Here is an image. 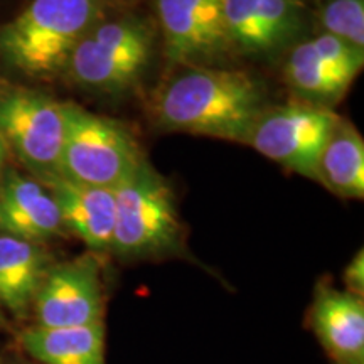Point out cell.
I'll return each mask as SVG.
<instances>
[{
	"mask_svg": "<svg viewBox=\"0 0 364 364\" xmlns=\"http://www.w3.org/2000/svg\"><path fill=\"white\" fill-rule=\"evenodd\" d=\"M154 118L166 130L245 144L267 105V90L243 70L189 66L164 83Z\"/></svg>",
	"mask_w": 364,
	"mask_h": 364,
	"instance_id": "6da1fadb",
	"label": "cell"
},
{
	"mask_svg": "<svg viewBox=\"0 0 364 364\" xmlns=\"http://www.w3.org/2000/svg\"><path fill=\"white\" fill-rule=\"evenodd\" d=\"M108 11V0H31L0 26V65L31 80L56 78Z\"/></svg>",
	"mask_w": 364,
	"mask_h": 364,
	"instance_id": "7a4b0ae2",
	"label": "cell"
},
{
	"mask_svg": "<svg viewBox=\"0 0 364 364\" xmlns=\"http://www.w3.org/2000/svg\"><path fill=\"white\" fill-rule=\"evenodd\" d=\"M115 198L112 255L124 262L193 260L174 191L149 162L115 189Z\"/></svg>",
	"mask_w": 364,
	"mask_h": 364,
	"instance_id": "3957f363",
	"label": "cell"
},
{
	"mask_svg": "<svg viewBox=\"0 0 364 364\" xmlns=\"http://www.w3.org/2000/svg\"><path fill=\"white\" fill-rule=\"evenodd\" d=\"M156 31L144 17L107 16L80 41L68 59L73 85L97 93H124L139 85L152 61Z\"/></svg>",
	"mask_w": 364,
	"mask_h": 364,
	"instance_id": "277c9868",
	"label": "cell"
},
{
	"mask_svg": "<svg viewBox=\"0 0 364 364\" xmlns=\"http://www.w3.org/2000/svg\"><path fill=\"white\" fill-rule=\"evenodd\" d=\"M147 162L139 140L122 122L66 103L59 176L90 188H120Z\"/></svg>",
	"mask_w": 364,
	"mask_h": 364,
	"instance_id": "5b68a950",
	"label": "cell"
},
{
	"mask_svg": "<svg viewBox=\"0 0 364 364\" xmlns=\"http://www.w3.org/2000/svg\"><path fill=\"white\" fill-rule=\"evenodd\" d=\"M65 134L66 103L0 78V139L43 184L59 176Z\"/></svg>",
	"mask_w": 364,
	"mask_h": 364,
	"instance_id": "8992f818",
	"label": "cell"
},
{
	"mask_svg": "<svg viewBox=\"0 0 364 364\" xmlns=\"http://www.w3.org/2000/svg\"><path fill=\"white\" fill-rule=\"evenodd\" d=\"M339 115L332 108L311 103L267 107L245 140L262 156L285 169L316 181V166Z\"/></svg>",
	"mask_w": 364,
	"mask_h": 364,
	"instance_id": "52a82bcc",
	"label": "cell"
},
{
	"mask_svg": "<svg viewBox=\"0 0 364 364\" xmlns=\"http://www.w3.org/2000/svg\"><path fill=\"white\" fill-rule=\"evenodd\" d=\"M107 289L98 253L54 263L34 299V326L78 327L105 322Z\"/></svg>",
	"mask_w": 364,
	"mask_h": 364,
	"instance_id": "ba28073f",
	"label": "cell"
},
{
	"mask_svg": "<svg viewBox=\"0 0 364 364\" xmlns=\"http://www.w3.org/2000/svg\"><path fill=\"white\" fill-rule=\"evenodd\" d=\"M363 66L364 49L322 33L292 46L282 73L300 102L331 108L346 97Z\"/></svg>",
	"mask_w": 364,
	"mask_h": 364,
	"instance_id": "9c48e42d",
	"label": "cell"
},
{
	"mask_svg": "<svg viewBox=\"0 0 364 364\" xmlns=\"http://www.w3.org/2000/svg\"><path fill=\"white\" fill-rule=\"evenodd\" d=\"M164 54L172 65L220 66L233 56L225 0H157Z\"/></svg>",
	"mask_w": 364,
	"mask_h": 364,
	"instance_id": "30bf717a",
	"label": "cell"
},
{
	"mask_svg": "<svg viewBox=\"0 0 364 364\" xmlns=\"http://www.w3.org/2000/svg\"><path fill=\"white\" fill-rule=\"evenodd\" d=\"M302 0H225V26L233 54L275 58L306 29Z\"/></svg>",
	"mask_w": 364,
	"mask_h": 364,
	"instance_id": "8fae6325",
	"label": "cell"
},
{
	"mask_svg": "<svg viewBox=\"0 0 364 364\" xmlns=\"http://www.w3.org/2000/svg\"><path fill=\"white\" fill-rule=\"evenodd\" d=\"M306 324L332 364H364V299L321 280Z\"/></svg>",
	"mask_w": 364,
	"mask_h": 364,
	"instance_id": "7c38bea8",
	"label": "cell"
},
{
	"mask_svg": "<svg viewBox=\"0 0 364 364\" xmlns=\"http://www.w3.org/2000/svg\"><path fill=\"white\" fill-rule=\"evenodd\" d=\"M0 233L44 245L68 231L56 199L43 182L6 169L0 177Z\"/></svg>",
	"mask_w": 364,
	"mask_h": 364,
	"instance_id": "4fadbf2b",
	"label": "cell"
},
{
	"mask_svg": "<svg viewBox=\"0 0 364 364\" xmlns=\"http://www.w3.org/2000/svg\"><path fill=\"white\" fill-rule=\"evenodd\" d=\"M44 186L56 199L68 235L83 241L90 252L112 253L117 220L115 191L75 184L61 177H54Z\"/></svg>",
	"mask_w": 364,
	"mask_h": 364,
	"instance_id": "5bb4252c",
	"label": "cell"
},
{
	"mask_svg": "<svg viewBox=\"0 0 364 364\" xmlns=\"http://www.w3.org/2000/svg\"><path fill=\"white\" fill-rule=\"evenodd\" d=\"M53 265V257L43 243L0 233V306L4 311L17 321H26Z\"/></svg>",
	"mask_w": 364,
	"mask_h": 364,
	"instance_id": "9a60e30c",
	"label": "cell"
},
{
	"mask_svg": "<svg viewBox=\"0 0 364 364\" xmlns=\"http://www.w3.org/2000/svg\"><path fill=\"white\" fill-rule=\"evenodd\" d=\"M17 346L39 364H107L105 322L78 327L27 326L17 332Z\"/></svg>",
	"mask_w": 364,
	"mask_h": 364,
	"instance_id": "2e32d148",
	"label": "cell"
},
{
	"mask_svg": "<svg viewBox=\"0 0 364 364\" xmlns=\"http://www.w3.org/2000/svg\"><path fill=\"white\" fill-rule=\"evenodd\" d=\"M316 181L344 199L364 196V140L351 122L339 118L316 166Z\"/></svg>",
	"mask_w": 364,
	"mask_h": 364,
	"instance_id": "e0dca14e",
	"label": "cell"
},
{
	"mask_svg": "<svg viewBox=\"0 0 364 364\" xmlns=\"http://www.w3.org/2000/svg\"><path fill=\"white\" fill-rule=\"evenodd\" d=\"M317 21L322 33L364 49V0H326Z\"/></svg>",
	"mask_w": 364,
	"mask_h": 364,
	"instance_id": "ac0fdd59",
	"label": "cell"
},
{
	"mask_svg": "<svg viewBox=\"0 0 364 364\" xmlns=\"http://www.w3.org/2000/svg\"><path fill=\"white\" fill-rule=\"evenodd\" d=\"M343 282L346 285V292L364 297V253L363 250L354 255L351 262L348 263L343 272Z\"/></svg>",
	"mask_w": 364,
	"mask_h": 364,
	"instance_id": "d6986e66",
	"label": "cell"
},
{
	"mask_svg": "<svg viewBox=\"0 0 364 364\" xmlns=\"http://www.w3.org/2000/svg\"><path fill=\"white\" fill-rule=\"evenodd\" d=\"M0 364H39L26 356L21 349L17 351H0Z\"/></svg>",
	"mask_w": 364,
	"mask_h": 364,
	"instance_id": "ffe728a7",
	"label": "cell"
},
{
	"mask_svg": "<svg viewBox=\"0 0 364 364\" xmlns=\"http://www.w3.org/2000/svg\"><path fill=\"white\" fill-rule=\"evenodd\" d=\"M7 157H9V150L6 147V144H4V140L0 139V177H2L4 171L7 169V167H6Z\"/></svg>",
	"mask_w": 364,
	"mask_h": 364,
	"instance_id": "44dd1931",
	"label": "cell"
},
{
	"mask_svg": "<svg viewBox=\"0 0 364 364\" xmlns=\"http://www.w3.org/2000/svg\"><path fill=\"white\" fill-rule=\"evenodd\" d=\"M6 327V316H4V309L0 306V329H4Z\"/></svg>",
	"mask_w": 364,
	"mask_h": 364,
	"instance_id": "7402d4cb",
	"label": "cell"
}]
</instances>
